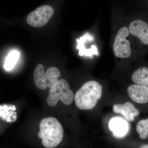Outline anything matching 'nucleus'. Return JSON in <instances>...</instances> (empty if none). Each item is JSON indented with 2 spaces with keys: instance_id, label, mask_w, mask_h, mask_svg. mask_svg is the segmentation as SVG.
Wrapping results in <instances>:
<instances>
[{
  "instance_id": "nucleus-5",
  "label": "nucleus",
  "mask_w": 148,
  "mask_h": 148,
  "mask_svg": "<svg viewBox=\"0 0 148 148\" xmlns=\"http://www.w3.org/2000/svg\"><path fill=\"white\" fill-rule=\"evenodd\" d=\"M53 8L49 5L41 6L27 16L28 24L32 27L40 28L47 24L54 14Z\"/></svg>"
},
{
  "instance_id": "nucleus-14",
  "label": "nucleus",
  "mask_w": 148,
  "mask_h": 148,
  "mask_svg": "<svg viewBox=\"0 0 148 148\" xmlns=\"http://www.w3.org/2000/svg\"><path fill=\"white\" fill-rule=\"evenodd\" d=\"M136 130L142 140H145L148 137V119L140 121L136 125Z\"/></svg>"
},
{
  "instance_id": "nucleus-2",
  "label": "nucleus",
  "mask_w": 148,
  "mask_h": 148,
  "mask_svg": "<svg viewBox=\"0 0 148 148\" xmlns=\"http://www.w3.org/2000/svg\"><path fill=\"white\" fill-rule=\"evenodd\" d=\"M103 87L95 81H89L83 85L74 96L77 108L81 110L94 108L102 95Z\"/></svg>"
},
{
  "instance_id": "nucleus-8",
  "label": "nucleus",
  "mask_w": 148,
  "mask_h": 148,
  "mask_svg": "<svg viewBox=\"0 0 148 148\" xmlns=\"http://www.w3.org/2000/svg\"><path fill=\"white\" fill-rule=\"evenodd\" d=\"M114 112L121 115L127 121L132 122L138 116L140 112L132 103L127 102L123 104H116L112 107Z\"/></svg>"
},
{
  "instance_id": "nucleus-10",
  "label": "nucleus",
  "mask_w": 148,
  "mask_h": 148,
  "mask_svg": "<svg viewBox=\"0 0 148 148\" xmlns=\"http://www.w3.org/2000/svg\"><path fill=\"white\" fill-rule=\"evenodd\" d=\"M60 75V71L56 67H50L47 69L46 72H44L42 74V84L45 88L53 87L58 81V78Z\"/></svg>"
},
{
  "instance_id": "nucleus-4",
  "label": "nucleus",
  "mask_w": 148,
  "mask_h": 148,
  "mask_svg": "<svg viewBox=\"0 0 148 148\" xmlns=\"http://www.w3.org/2000/svg\"><path fill=\"white\" fill-rule=\"evenodd\" d=\"M129 34V29L126 27H121L116 34L113 49L114 55L118 58H127L131 55V45L127 39Z\"/></svg>"
},
{
  "instance_id": "nucleus-6",
  "label": "nucleus",
  "mask_w": 148,
  "mask_h": 148,
  "mask_svg": "<svg viewBox=\"0 0 148 148\" xmlns=\"http://www.w3.org/2000/svg\"><path fill=\"white\" fill-rule=\"evenodd\" d=\"M109 127L114 137L117 138H124L128 134L130 129L128 121L120 117H114L110 120Z\"/></svg>"
},
{
  "instance_id": "nucleus-13",
  "label": "nucleus",
  "mask_w": 148,
  "mask_h": 148,
  "mask_svg": "<svg viewBox=\"0 0 148 148\" xmlns=\"http://www.w3.org/2000/svg\"><path fill=\"white\" fill-rule=\"evenodd\" d=\"M20 53L16 50L11 51L6 58L4 67L6 71H10L15 66L19 58Z\"/></svg>"
},
{
  "instance_id": "nucleus-12",
  "label": "nucleus",
  "mask_w": 148,
  "mask_h": 148,
  "mask_svg": "<svg viewBox=\"0 0 148 148\" xmlns=\"http://www.w3.org/2000/svg\"><path fill=\"white\" fill-rule=\"evenodd\" d=\"M132 80L135 84L148 88V68L143 67L136 70L132 74Z\"/></svg>"
},
{
  "instance_id": "nucleus-7",
  "label": "nucleus",
  "mask_w": 148,
  "mask_h": 148,
  "mask_svg": "<svg viewBox=\"0 0 148 148\" xmlns=\"http://www.w3.org/2000/svg\"><path fill=\"white\" fill-rule=\"evenodd\" d=\"M130 34L137 37L143 44L148 45V24L142 20L132 21L129 26Z\"/></svg>"
},
{
  "instance_id": "nucleus-15",
  "label": "nucleus",
  "mask_w": 148,
  "mask_h": 148,
  "mask_svg": "<svg viewBox=\"0 0 148 148\" xmlns=\"http://www.w3.org/2000/svg\"><path fill=\"white\" fill-rule=\"evenodd\" d=\"M140 148H148V144L143 145L140 147Z\"/></svg>"
},
{
  "instance_id": "nucleus-9",
  "label": "nucleus",
  "mask_w": 148,
  "mask_h": 148,
  "mask_svg": "<svg viewBox=\"0 0 148 148\" xmlns=\"http://www.w3.org/2000/svg\"><path fill=\"white\" fill-rule=\"evenodd\" d=\"M127 93L131 100L139 104L148 103V88L136 84H132L127 88Z\"/></svg>"
},
{
  "instance_id": "nucleus-3",
  "label": "nucleus",
  "mask_w": 148,
  "mask_h": 148,
  "mask_svg": "<svg viewBox=\"0 0 148 148\" xmlns=\"http://www.w3.org/2000/svg\"><path fill=\"white\" fill-rule=\"evenodd\" d=\"M74 96L67 81L59 79L53 87L51 88L47 102L50 107H54L60 100L65 105L69 106L73 103Z\"/></svg>"
},
{
  "instance_id": "nucleus-11",
  "label": "nucleus",
  "mask_w": 148,
  "mask_h": 148,
  "mask_svg": "<svg viewBox=\"0 0 148 148\" xmlns=\"http://www.w3.org/2000/svg\"><path fill=\"white\" fill-rule=\"evenodd\" d=\"M92 38L93 36L92 35L86 33L83 36L77 40L78 43L77 49L79 50V54L81 56H91L93 54H98V50L90 49L87 45L88 41Z\"/></svg>"
},
{
  "instance_id": "nucleus-1",
  "label": "nucleus",
  "mask_w": 148,
  "mask_h": 148,
  "mask_svg": "<svg viewBox=\"0 0 148 148\" xmlns=\"http://www.w3.org/2000/svg\"><path fill=\"white\" fill-rule=\"evenodd\" d=\"M38 136L41 139L45 148H54L61 143L64 136V129L59 121L53 117H47L41 121Z\"/></svg>"
}]
</instances>
